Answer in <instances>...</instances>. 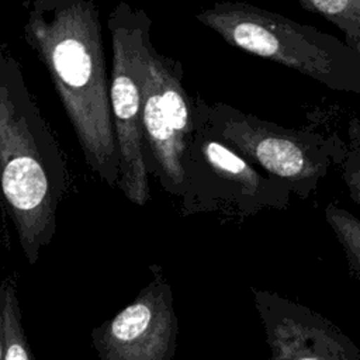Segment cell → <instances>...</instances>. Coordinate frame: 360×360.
<instances>
[{
  "instance_id": "obj_15",
  "label": "cell",
  "mask_w": 360,
  "mask_h": 360,
  "mask_svg": "<svg viewBox=\"0 0 360 360\" xmlns=\"http://www.w3.org/2000/svg\"><path fill=\"white\" fill-rule=\"evenodd\" d=\"M0 193H1V187H0Z\"/></svg>"
},
{
  "instance_id": "obj_14",
  "label": "cell",
  "mask_w": 360,
  "mask_h": 360,
  "mask_svg": "<svg viewBox=\"0 0 360 360\" xmlns=\"http://www.w3.org/2000/svg\"><path fill=\"white\" fill-rule=\"evenodd\" d=\"M3 304H4V290H3V285H0V360H4V352H6V333H4Z\"/></svg>"
},
{
  "instance_id": "obj_12",
  "label": "cell",
  "mask_w": 360,
  "mask_h": 360,
  "mask_svg": "<svg viewBox=\"0 0 360 360\" xmlns=\"http://www.w3.org/2000/svg\"><path fill=\"white\" fill-rule=\"evenodd\" d=\"M325 218L339 240L347 263L360 277V219L335 204H329L325 208Z\"/></svg>"
},
{
  "instance_id": "obj_2",
  "label": "cell",
  "mask_w": 360,
  "mask_h": 360,
  "mask_svg": "<svg viewBox=\"0 0 360 360\" xmlns=\"http://www.w3.org/2000/svg\"><path fill=\"white\" fill-rule=\"evenodd\" d=\"M0 187L25 259L35 264L56 229L66 166L17 59L0 46Z\"/></svg>"
},
{
  "instance_id": "obj_6",
  "label": "cell",
  "mask_w": 360,
  "mask_h": 360,
  "mask_svg": "<svg viewBox=\"0 0 360 360\" xmlns=\"http://www.w3.org/2000/svg\"><path fill=\"white\" fill-rule=\"evenodd\" d=\"M195 131L194 100L183 84V68L150 42L142 100V139L148 174L165 191L184 198L187 166Z\"/></svg>"
},
{
  "instance_id": "obj_3",
  "label": "cell",
  "mask_w": 360,
  "mask_h": 360,
  "mask_svg": "<svg viewBox=\"0 0 360 360\" xmlns=\"http://www.w3.org/2000/svg\"><path fill=\"white\" fill-rule=\"evenodd\" d=\"M195 18L235 48L360 96V55L330 34L246 3H217Z\"/></svg>"
},
{
  "instance_id": "obj_1",
  "label": "cell",
  "mask_w": 360,
  "mask_h": 360,
  "mask_svg": "<svg viewBox=\"0 0 360 360\" xmlns=\"http://www.w3.org/2000/svg\"><path fill=\"white\" fill-rule=\"evenodd\" d=\"M24 37L45 65L93 173L117 186L120 160L100 11L91 0L30 1Z\"/></svg>"
},
{
  "instance_id": "obj_9",
  "label": "cell",
  "mask_w": 360,
  "mask_h": 360,
  "mask_svg": "<svg viewBox=\"0 0 360 360\" xmlns=\"http://www.w3.org/2000/svg\"><path fill=\"white\" fill-rule=\"evenodd\" d=\"M267 360H360V349L319 312L274 291L253 290Z\"/></svg>"
},
{
  "instance_id": "obj_7",
  "label": "cell",
  "mask_w": 360,
  "mask_h": 360,
  "mask_svg": "<svg viewBox=\"0 0 360 360\" xmlns=\"http://www.w3.org/2000/svg\"><path fill=\"white\" fill-rule=\"evenodd\" d=\"M292 194L288 184L260 173L217 139L195 115L183 198L188 211L212 210L218 202H225L235 205L239 214L253 215L263 208H285Z\"/></svg>"
},
{
  "instance_id": "obj_8",
  "label": "cell",
  "mask_w": 360,
  "mask_h": 360,
  "mask_svg": "<svg viewBox=\"0 0 360 360\" xmlns=\"http://www.w3.org/2000/svg\"><path fill=\"white\" fill-rule=\"evenodd\" d=\"M118 314L91 330L100 360H173L179 321L173 291L160 267Z\"/></svg>"
},
{
  "instance_id": "obj_10",
  "label": "cell",
  "mask_w": 360,
  "mask_h": 360,
  "mask_svg": "<svg viewBox=\"0 0 360 360\" xmlns=\"http://www.w3.org/2000/svg\"><path fill=\"white\" fill-rule=\"evenodd\" d=\"M298 4L338 27L345 42L360 55V0H300Z\"/></svg>"
},
{
  "instance_id": "obj_13",
  "label": "cell",
  "mask_w": 360,
  "mask_h": 360,
  "mask_svg": "<svg viewBox=\"0 0 360 360\" xmlns=\"http://www.w3.org/2000/svg\"><path fill=\"white\" fill-rule=\"evenodd\" d=\"M342 177L350 198L360 207V125L352 124L349 128L347 149L340 155Z\"/></svg>"
},
{
  "instance_id": "obj_11",
  "label": "cell",
  "mask_w": 360,
  "mask_h": 360,
  "mask_svg": "<svg viewBox=\"0 0 360 360\" xmlns=\"http://www.w3.org/2000/svg\"><path fill=\"white\" fill-rule=\"evenodd\" d=\"M3 315L6 333L4 360H35L21 323V309L15 287L11 281H7L3 284Z\"/></svg>"
},
{
  "instance_id": "obj_5",
  "label": "cell",
  "mask_w": 360,
  "mask_h": 360,
  "mask_svg": "<svg viewBox=\"0 0 360 360\" xmlns=\"http://www.w3.org/2000/svg\"><path fill=\"white\" fill-rule=\"evenodd\" d=\"M107 27L112 48L110 101L120 160L115 187L129 202L142 207L150 198L143 156L142 100L152 21L143 10L120 1L111 10Z\"/></svg>"
},
{
  "instance_id": "obj_4",
  "label": "cell",
  "mask_w": 360,
  "mask_h": 360,
  "mask_svg": "<svg viewBox=\"0 0 360 360\" xmlns=\"http://www.w3.org/2000/svg\"><path fill=\"white\" fill-rule=\"evenodd\" d=\"M194 108L217 139L302 198L316 190L343 152L322 135L288 129L224 103L194 100Z\"/></svg>"
}]
</instances>
